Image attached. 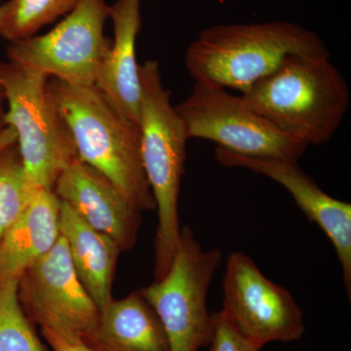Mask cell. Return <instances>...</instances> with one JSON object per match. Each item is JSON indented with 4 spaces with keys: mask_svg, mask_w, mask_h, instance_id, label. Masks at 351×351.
Here are the masks:
<instances>
[{
    "mask_svg": "<svg viewBox=\"0 0 351 351\" xmlns=\"http://www.w3.org/2000/svg\"><path fill=\"white\" fill-rule=\"evenodd\" d=\"M289 137L323 145L348 112L350 89L330 55H292L240 95Z\"/></svg>",
    "mask_w": 351,
    "mask_h": 351,
    "instance_id": "obj_1",
    "label": "cell"
},
{
    "mask_svg": "<svg viewBox=\"0 0 351 351\" xmlns=\"http://www.w3.org/2000/svg\"><path fill=\"white\" fill-rule=\"evenodd\" d=\"M78 158L105 175L140 212L156 210L145 176L137 124L115 110L96 85L49 82Z\"/></svg>",
    "mask_w": 351,
    "mask_h": 351,
    "instance_id": "obj_2",
    "label": "cell"
},
{
    "mask_svg": "<svg viewBox=\"0 0 351 351\" xmlns=\"http://www.w3.org/2000/svg\"><path fill=\"white\" fill-rule=\"evenodd\" d=\"M292 55H330L316 32L286 21L218 25L189 45L186 66L195 82L241 94Z\"/></svg>",
    "mask_w": 351,
    "mask_h": 351,
    "instance_id": "obj_3",
    "label": "cell"
},
{
    "mask_svg": "<svg viewBox=\"0 0 351 351\" xmlns=\"http://www.w3.org/2000/svg\"><path fill=\"white\" fill-rule=\"evenodd\" d=\"M138 75L141 154L158 218L154 277L159 280L169 269L181 235L178 205L189 138L171 104V92L163 87L159 64L145 62L138 66Z\"/></svg>",
    "mask_w": 351,
    "mask_h": 351,
    "instance_id": "obj_4",
    "label": "cell"
},
{
    "mask_svg": "<svg viewBox=\"0 0 351 351\" xmlns=\"http://www.w3.org/2000/svg\"><path fill=\"white\" fill-rule=\"evenodd\" d=\"M0 82L6 99V125L17 135L25 174L36 188L53 191L58 178L78 156L49 77L0 61Z\"/></svg>",
    "mask_w": 351,
    "mask_h": 351,
    "instance_id": "obj_5",
    "label": "cell"
},
{
    "mask_svg": "<svg viewBox=\"0 0 351 351\" xmlns=\"http://www.w3.org/2000/svg\"><path fill=\"white\" fill-rule=\"evenodd\" d=\"M223 254L204 250L191 228L182 226L167 274L138 290L154 309L169 341L170 351H199L213 335L207 295Z\"/></svg>",
    "mask_w": 351,
    "mask_h": 351,
    "instance_id": "obj_6",
    "label": "cell"
},
{
    "mask_svg": "<svg viewBox=\"0 0 351 351\" xmlns=\"http://www.w3.org/2000/svg\"><path fill=\"white\" fill-rule=\"evenodd\" d=\"M189 138L212 141L239 156L298 163L308 145L289 137L226 88L195 82L175 107Z\"/></svg>",
    "mask_w": 351,
    "mask_h": 351,
    "instance_id": "obj_7",
    "label": "cell"
},
{
    "mask_svg": "<svg viewBox=\"0 0 351 351\" xmlns=\"http://www.w3.org/2000/svg\"><path fill=\"white\" fill-rule=\"evenodd\" d=\"M110 11L106 0H80L47 34L9 43L8 61L69 84L96 85L112 44L105 36Z\"/></svg>",
    "mask_w": 351,
    "mask_h": 351,
    "instance_id": "obj_8",
    "label": "cell"
},
{
    "mask_svg": "<svg viewBox=\"0 0 351 351\" xmlns=\"http://www.w3.org/2000/svg\"><path fill=\"white\" fill-rule=\"evenodd\" d=\"M226 265L221 311L233 326L262 348L302 339L304 313L287 289L272 282L242 252L232 253Z\"/></svg>",
    "mask_w": 351,
    "mask_h": 351,
    "instance_id": "obj_9",
    "label": "cell"
},
{
    "mask_svg": "<svg viewBox=\"0 0 351 351\" xmlns=\"http://www.w3.org/2000/svg\"><path fill=\"white\" fill-rule=\"evenodd\" d=\"M18 299L32 324L82 339L98 322L100 309L78 278L66 240L32 263L18 280Z\"/></svg>",
    "mask_w": 351,
    "mask_h": 351,
    "instance_id": "obj_10",
    "label": "cell"
},
{
    "mask_svg": "<svg viewBox=\"0 0 351 351\" xmlns=\"http://www.w3.org/2000/svg\"><path fill=\"white\" fill-rule=\"evenodd\" d=\"M216 158L226 167L246 168L267 176L289 191L309 221L316 223L332 242L343 270V282L351 295V205L336 199L299 167L298 163L254 158L217 147Z\"/></svg>",
    "mask_w": 351,
    "mask_h": 351,
    "instance_id": "obj_11",
    "label": "cell"
},
{
    "mask_svg": "<svg viewBox=\"0 0 351 351\" xmlns=\"http://www.w3.org/2000/svg\"><path fill=\"white\" fill-rule=\"evenodd\" d=\"M53 191L95 230L110 237L121 252L137 243L142 212L105 175L78 157L58 178Z\"/></svg>",
    "mask_w": 351,
    "mask_h": 351,
    "instance_id": "obj_12",
    "label": "cell"
},
{
    "mask_svg": "<svg viewBox=\"0 0 351 351\" xmlns=\"http://www.w3.org/2000/svg\"><path fill=\"white\" fill-rule=\"evenodd\" d=\"M142 0H117L110 6L114 38L101 64L96 86L126 119L138 122L141 84L136 43L141 27Z\"/></svg>",
    "mask_w": 351,
    "mask_h": 351,
    "instance_id": "obj_13",
    "label": "cell"
},
{
    "mask_svg": "<svg viewBox=\"0 0 351 351\" xmlns=\"http://www.w3.org/2000/svg\"><path fill=\"white\" fill-rule=\"evenodd\" d=\"M82 339L92 351H170L162 323L138 291L104 307Z\"/></svg>",
    "mask_w": 351,
    "mask_h": 351,
    "instance_id": "obj_14",
    "label": "cell"
},
{
    "mask_svg": "<svg viewBox=\"0 0 351 351\" xmlns=\"http://www.w3.org/2000/svg\"><path fill=\"white\" fill-rule=\"evenodd\" d=\"M61 200L38 189L17 221L0 239V284L19 280L27 267L48 253L60 237Z\"/></svg>",
    "mask_w": 351,
    "mask_h": 351,
    "instance_id": "obj_15",
    "label": "cell"
},
{
    "mask_svg": "<svg viewBox=\"0 0 351 351\" xmlns=\"http://www.w3.org/2000/svg\"><path fill=\"white\" fill-rule=\"evenodd\" d=\"M60 234L66 240L78 278L101 311L112 301V284L121 250L61 201Z\"/></svg>",
    "mask_w": 351,
    "mask_h": 351,
    "instance_id": "obj_16",
    "label": "cell"
},
{
    "mask_svg": "<svg viewBox=\"0 0 351 351\" xmlns=\"http://www.w3.org/2000/svg\"><path fill=\"white\" fill-rule=\"evenodd\" d=\"M80 0H9L0 5V36L9 43L34 36L62 16L71 13Z\"/></svg>",
    "mask_w": 351,
    "mask_h": 351,
    "instance_id": "obj_17",
    "label": "cell"
},
{
    "mask_svg": "<svg viewBox=\"0 0 351 351\" xmlns=\"http://www.w3.org/2000/svg\"><path fill=\"white\" fill-rule=\"evenodd\" d=\"M38 189L25 174L17 145L0 152V239L24 212Z\"/></svg>",
    "mask_w": 351,
    "mask_h": 351,
    "instance_id": "obj_18",
    "label": "cell"
},
{
    "mask_svg": "<svg viewBox=\"0 0 351 351\" xmlns=\"http://www.w3.org/2000/svg\"><path fill=\"white\" fill-rule=\"evenodd\" d=\"M18 281L0 284V351H48L18 299Z\"/></svg>",
    "mask_w": 351,
    "mask_h": 351,
    "instance_id": "obj_19",
    "label": "cell"
},
{
    "mask_svg": "<svg viewBox=\"0 0 351 351\" xmlns=\"http://www.w3.org/2000/svg\"><path fill=\"white\" fill-rule=\"evenodd\" d=\"M209 351H261L262 348L244 337L226 314L219 311L213 313V335Z\"/></svg>",
    "mask_w": 351,
    "mask_h": 351,
    "instance_id": "obj_20",
    "label": "cell"
},
{
    "mask_svg": "<svg viewBox=\"0 0 351 351\" xmlns=\"http://www.w3.org/2000/svg\"><path fill=\"white\" fill-rule=\"evenodd\" d=\"M41 334L52 351H92L82 339L49 328H41Z\"/></svg>",
    "mask_w": 351,
    "mask_h": 351,
    "instance_id": "obj_21",
    "label": "cell"
},
{
    "mask_svg": "<svg viewBox=\"0 0 351 351\" xmlns=\"http://www.w3.org/2000/svg\"><path fill=\"white\" fill-rule=\"evenodd\" d=\"M16 144H17V135L12 127L6 126L5 128L0 130V152Z\"/></svg>",
    "mask_w": 351,
    "mask_h": 351,
    "instance_id": "obj_22",
    "label": "cell"
},
{
    "mask_svg": "<svg viewBox=\"0 0 351 351\" xmlns=\"http://www.w3.org/2000/svg\"><path fill=\"white\" fill-rule=\"evenodd\" d=\"M6 99L3 87L0 82V130L5 128L6 125Z\"/></svg>",
    "mask_w": 351,
    "mask_h": 351,
    "instance_id": "obj_23",
    "label": "cell"
}]
</instances>
